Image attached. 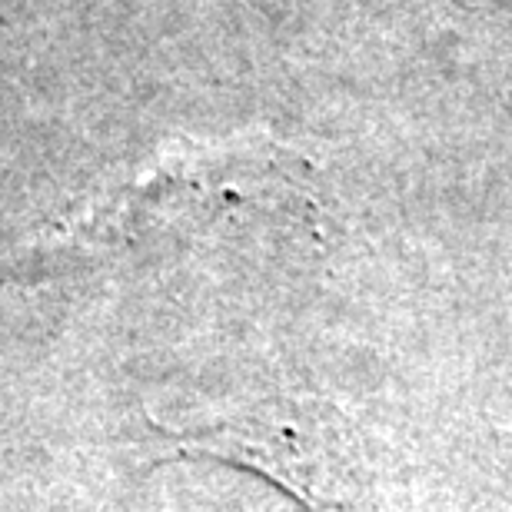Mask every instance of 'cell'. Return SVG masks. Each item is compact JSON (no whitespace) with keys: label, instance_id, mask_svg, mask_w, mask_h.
I'll use <instances>...</instances> for the list:
<instances>
[{"label":"cell","instance_id":"6da1fadb","mask_svg":"<svg viewBox=\"0 0 512 512\" xmlns=\"http://www.w3.org/2000/svg\"><path fill=\"white\" fill-rule=\"evenodd\" d=\"M173 453L213 456L256 469L313 512H366L370 456L350 416L310 393H273L217 416L170 429Z\"/></svg>","mask_w":512,"mask_h":512}]
</instances>
